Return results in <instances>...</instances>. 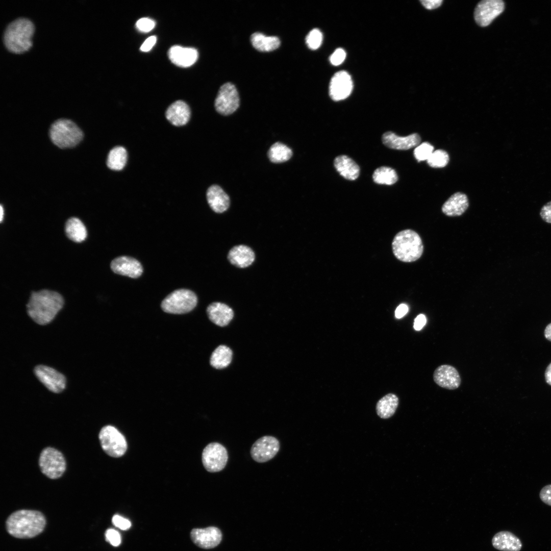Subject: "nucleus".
I'll use <instances>...</instances> for the list:
<instances>
[{"label":"nucleus","instance_id":"28","mask_svg":"<svg viewBox=\"0 0 551 551\" xmlns=\"http://www.w3.org/2000/svg\"><path fill=\"white\" fill-rule=\"evenodd\" d=\"M398 405V398L394 394L389 393L381 398L377 404L376 410L380 417L386 419L392 416Z\"/></svg>","mask_w":551,"mask_h":551},{"label":"nucleus","instance_id":"15","mask_svg":"<svg viewBox=\"0 0 551 551\" xmlns=\"http://www.w3.org/2000/svg\"><path fill=\"white\" fill-rule=\"evenodd\" d=\"M190 537L194 543L198 547L210 549L220 543L222 539V533L218 528L210 527L205 529L192 530Z\"/></svg>","mask_w":551,"mask_h":551},{"label":"nucleus","instance_id":"49","mask_svg":"<svg viewBox=\"0 0 551 551\" xmlns=\"http://www.w3.org/2000/svg\"><path fill=\"white\" fill-rule=\"evenodd\" d=\"M0 212H0V213H1V215H0L1 219L0 220H1V222H2V220H3V215H4V210H3V208L2 205H1V207H0Z\"/></svg>","mask_w":551,"mask_h":551},{"label":"nucleus","instance_id":"5","mask_svg":"<svg viewBox=\"0 0 551 551\" xmlns=\"http://www.w3.org/2000/svg\"><path fill=\"white\" fill-rule=\"evenodd\" d=\"M49 136L53 143L61 148L73 147L82 140V130L70 120L61 118L51 125Z\"/></svg>","mask_w":551,"mask_h":551},{"label":"nucleus","instance_id":"10","mask_svg":"<svg viewBox=\"0 0 551 551\" xmlns=\"http://www.w3.org/2000/svg\"><path fill=\"white\" fill-rule=\"evenodd\" d=\"M239 103V96L235 86L231 83H226L219 88L214 105L219 113L228 115L238 109Z\"/></svg>","mask_w":551,"mask_h":551},{"label":"nucleus","instance_id":"39","mask_svg":"<svg viewBox=\"0 0 551 551\" xmlns=\"http://www.w3.org/2000/svg\"><path fill=\"white\" fill-rule=\"evenodd\" d=\"M346 57L345 52L342 48H337L331 55L330 61L334 65H339L344 60Z\"/></svg>","mask_w":551,"mask_h":551},{"label":"nucleus","instance_id":"14","mask_svg":"<svg viewBox=\"0 0 551 551\" xmlns=\"http://www.w3.org/2000/svg\"><path fill=\"white\" fill-rule=\"evenodd\" d=\"M353 87L352 78L347 72H337L332 77L330 82V95L335 101L343 100L350 95Z\"/></svg>","mask_w":551,"mask_h":551},{"label":"nucleus","instance_id":"29","mask_svg":"<svg viewBox=\"0 0 551 551\" xmlns=\"http://www.w3.org/2000/svg\"><path fill=\"white\" fill-rule=\"evenodd\" d=\"M67 236L73 241L81 242L87 237V231L83 223L78 218L71 217L65 224Z\"/></svg>","mask_w":551,"mask_h":551},{"label":"nucleus","instance_id":"17","mask_svg":"<svg viewBox=\"0 0 551 551\" xmlns=\"http://www.w3.org/2000/svg\"><path fill=\"white\" fill-rule=\"evenodd\" d=\"M383 143L387 147L394 149L408 150L416 147L421 142V137L417 133H413L405 137L398 136L394 133L388 131L382 137Z\"/></svg>","mask_w":551,"mask_h":551},{"label":"nucleus","instance_id":"33","mask_svg":"<svg viewBox=\"0 0 551 551\" xmlns=\"http://www.w3.org/2000/svg\"><path fill=\"white\" fill-rule=\"evenodd\" d=\"M373 181L378 184L391 185L398 180L396 171L387 166H381L377 168L372 174Z\"/></svg>","mask_w":551,"mask_h":551},{"label":"nucleus","instance_id":"38","mask_svg":"<svg viewBox=\"0 0 551 551\" xmlns=\"http://www.w3.org/2000/svg\"><path fill=\"white\" fill-rule=\"evenodd\" d=\"M105 536L107 541L114 546H117L121 543V537L119 533L114 529L107 530Z\"/></svg>","mask_w":551,"mask_h":551},{"label":"nucleus","instance_id":"31","mask_svg":"<svg viewBox=\"0 0 551 551\" xmlns=\"http://www.w3.org/2000/svg\"><path fill=\"white\" fill-rule=\"evenodd\" d=\"M127 160L126 149L122 146H116L110 151L107 157V165L112 170H120L126 165Z\"/></svg>","mask_w":551,"mask_h":551},{"label":"nucleus","instance_id":"37","mask_svg":"<svg viewBox=\"0 0 551 551\" xmlns=\"http://www.w3.org/2000/svg\"><path fill=\"white\" fill-rule=\"evenodd\" d=\"M155 26V21L153 20L146 17L139 19L136 23V27L137 29L142 32H148L152 30Z\"/></svg>","mask_w":551,"mask_h":551},{"label":"nucleus","instance_id":"22","mask_svg":"<svg viewBox=\"0 0 551 551\" xmlns=\"http://www.w3.org/2000/svg\"><path fill=\"white\" fill-rule=\"evenodd\" d=\"M165 116L173 125L182 126L186 124L190 117V110L188 105L182 101H177L167 108Z\"/></svg>","mask_w":551,"mask_h":551},{"label":"nucleus","instance_id":"48","mask_svg":"<svg viewBox=\"0 0 551 551\" xmlns=\"http://www.w3.org/2000/svg\"><path fill=\"white\" fill-rule=\"evenodd\" d=\"M545 337L551 341V323L548 324L544 330Z\"/></svg>","mask_w":551,"mask_h":551},{"label":"nucleus","instance_id":"45","mask_svg":"<svg viewBox=\"0 0 551 551\" xmlns=\"http://www.w3.org/2000/svg\"><path fill=\"white\" fill-rule=\"evenodd\" d=\"M427 321L424 315L420 314L418 315L414 320V328L416 331L420 330L425 325Z\"/></svg>","mask_w":551,"mask_h":551},{"label":"nucleus","instance_id":"42","mask_svg":"<svg viewBox=\"0 0 551 551\" xmlns=\"http://www.w3.org/2000/svg\"><path fill=\"white\" fill-rule=\"evenodd\" d=\"M540 215L543 220L551 223V201L547 203L542 207Z\"/></svg>","mask_w":551,"mask_h":551},{"label":"nucleus","instance_id":"46","mask_svg":"<svg viewBox=\"0 0 551 551\" xmlns=\"http://www.w3.org/2000/svg\"><path fill=\"white\" fill-rule=\"evenodd\" d=\"M408 307L405 304L399 305L395 310V315L397 318H401L408 312Z\"/></svg>","mask_w":551,"mask_h":551},{"label":"nucleus","instance_id":"43","mask_svg":"<svg viewBox=\"0 0 551 551\" xmlns=\"http://www.w3.org/2000/svg\"><path fill=\"white\" fill-rule=\"evenodd\" d=\"M157 41V38L155 36H152L147 38L140 47V50L142 52H148L150 51L154 45L155 44Z\"/></svg>","mask_w":551,"mask_h":551},{"label":"nucleus","instance_id":"19","mask_svg":"<svg viewBox=\"0 0 551 551\" xmlns=\"http://www.w3.org/2000/svg\"><path fill=\"white\" fill-rule=\"evenodd\" d=\"M168 56L174 64L182 67H187L196 61L198 52L194 48L174 45L169 49Z\"/></svg>","mask_w":551,"mask_h":551},{"label":"nucleus","instance_id":"12","mask_svg":"<svg viewBox=\"0 0 551 551\" xmlns=\"http://www.w3.org/2000/svg\"><path fill=\"white\" fill-rule=\"evenodd\" d=\"M280 447L279 441L274 437L264 436L252 445L250 453L252 459L258 463H264L272 459Z\"/></svg>","mask_w":551,"mask_h":551},{"label":"nucleus","instance_id":"27","mask_svg":"<svg viewBox=\"0 0 551 551\" xmlns=\"http://www.w3.org/2000/svg\"><path fill=\"white\" fill-rule=\"evenodd\" d=\"M253 46L260 52H270L278 48L281 44L276 36H266L262 33L256 32L250 38Z\"/></svg>","mask_w":551,"mask_h":551},{"label":"nucleus","instance_id":"4","mask_svg":"<svg viewBox=\"0 0 551 551\" xmlns=\"http://www.w3.org/2000/svg\"><path fill=\"white\" fill-rule=\"evenodd\" d=\"M395 257L404 262H412L422 255L423 246L419 235L415 231L407 229L398 232L392 243Z\"/></svg>","mask_w":551,"mask_h":551},{"label":"nucleus","instance_id":"7","mask_svg":"<svg viewBox=\"0 0 551 551\" xmlns=\"http://www.w3.org/2000/svg\"><path fill=\"white\" fill-rule=\"evenodd\" d=\"M102 449L109 456L120 457L127 449V441L123 435L115 427L106 425L103 427L98 435Z\"/></svg>","mask_w":551,"mask_h":551},{"label":"nucleus","instance_id":"24","mask_svg":"<svg viewBox=\"0 0 551 551\" xmlns=\"http://www.w3.org/2000/svg\"><path fill=\"white\" fill-rule=\"evenodd\" d=\"M469 206L468 199L466 195L458 192L453 194L443 204L442 212L448 216L461 215Z\"/></svg>","mask_w":551,"mask_h":551},{"label":"nucleus","instance_id":"26","mask_svg":"<svg viewBox=\"0 0 551 551\" xmlns=\"http://www.w3.org/2000/svg\"><path fill=\"white\" fill-rule=\"evenodd\" d=\"M334 165L339 173L346 180H355L360 174V167L346 155H340L334 160Z\"/></svg>","mask_w":551,"mask_h":551},{"label":"nucleus","instance_id":"36","mask_svg":"<svg viewBox=\"0 0 551 551\" xmlns=\"http://www.w3.org/2000/svg\"><path fill=\"white\" fill-rule=\"evenodd\" d=\"M322 41L321 32L317 29L311 30L307 35L306 42L308 47L311 49H316L321 45Z\"/></svg>","mask_w":551,"mask_h":551},{"label":"nucleus","instance_id":"25","mask_svg":"<svg viewBox=\"0 0 551 551\" xmlns=\"http://www.w3.org/2000/svg\"><path fill=\"white\" fill-rule=\"evenodd\" d=\"M492 545L501 551H520L522 543L516 536L509 531H500L496 533L492 540Z\"/></svg>","mask_w":551,"mask_h":551},{"label":"nucleus","instance_id":"18","mask_svg":"<svg viewBox=\"0 0 551 551\" xmlns=\"http://www.w3.org/2000/svg\"><path fill=\"white\" fill-rule=\"evenodd\" d=\"M110 266L114 272L132 278L139 277L143 272L141 263L135 258L128 256L116 258L112 260Z\"/></svg>","mask_w":551,"mask_h":551},{"label":"nucleus","instance_id":"20","mask_svg":"<svg viewBox=\"0 0 551 551\" xmlns=\"http://www.w3.org/2000/svg\"><path fill=\"white\" fill-rule=\"evenodd\" d=\"M207 312L210 320L220 327L228 325L234 316L232 308L226 304L219 302L210 304L207 307Z\"/></svg>","mask_w":551,"mask_h":551},{"label":"nucleus","instance_id":"1","mask_svg":"<svg viewBox=\"0 0 551 551\" xmlns=\"http://www.w3.org/2000/svg\"><path fill=\"white\" fill-rule=\"evenodd\" d=\"M64 299L59 293L49 290L32 292L26 305L29 316L36 323H49L62 308Z\"/></svg>","mask_w":551,"mask_h":551},{"label":"nucleus","instance_id":"40","mask_svg":"<svg viewBox=\"0 0 551 551\" xmlns=\"http://www.w3.org/2000/svg\"><path fill=\"white\" fill-rule=\"evenodd\" d=\"M112 521L115 527L122 530H128L131 526V523L128 519L118 515H114Z\"/></svg>","mask_w":551,"mask_h":551},{"label":"nucleus","instance_id":"6","mask_svg":"<svg viewBox=\"0 0 551 551\" xmlns=\"http://www.w3.org/2000/svg\"><path fill=\"white\" fill-rule=\"evenodd\" d=\"M197 302V296L193 291L180 289L168 295L162 301L161 308L166 313L184 314L193 310Z\"/></svg>","mask_w":551,"mask_h":551},{"label":"nucleus","instance_id":"21","mask_svg":"<svg viewBox=\"0 0 551 551\" xmlns=\"http://www.w3.org/2000/svg\"><path fill=\"white\" fill-rule=\"evenodd\" d=\"M228 258L233 265L239 268H245L253 263L255 255L249 247L245 245H239L230 249Z\"/></svg>","mask_w":551,"mask_h":551},{"label":"nucleus","instance_id":"3","mask_svg":"<svg viewBox=\"0 0 551 551\" xmlns=\"http://www.w3.org/2000/svg\"><path fill=\"white\" fill-rule=\"evenodd\" d=\"M33 22L28 18L19 17L10 21L6 26L3 41L9 51L20 53L31 46V38L34 31Z\"/></svg>","mask_w":551,"mask_h":551},{"label":"nucleus","instance_id":"23","mask_svg":"<svg viewBox=\"0 0 551 551\" xmlns=\"http://www.w3.org/2000/svg\"><path fill=\"white\" fill-rule=\"evenodd\" d=\"M207 199L211 208L216 213L225 212L230 206V198L218 185L210 186L207 191Z\"/></svg>","mask_w":551,"mask_h":551},{"label":"nucleus","instance_id":"30","mask_svg":"<svg viewBox=\"0 0 551 551\" xmlns=\"http://www.w3.org/2000/svg\"><path fill=\"white\" fill-rule=\"evenodd\" d=\"M232 355V351L229 347L223 345H219L211 355L210 364L216 369L224 368L231 362Z\"/></svg>","mask_w":551,"mask_h":551},{"label":"nucleus","instance_id":"44","mask_svg":"<svg viewBox=\"0 0 551 551\" xmlns=\"http://www.w3.org/2000/svg\"><path fill=\"white\" fill-rule=\"evenodd\" d=\"M420 2L424 8L429 10L437 8L442 3L441 0H424Z\"/></svg>","mask_w":551,"mask_h":551},{"label":"nucleus","instance_id":"35","mask_svg":"<svg viewBox=\"0 0 551 551\" xmlns=\"http://www.w3.org/2000/svg\"><path fill=\"white\" fill-rule=\"evenodd\" d=\"M434 146L425 142L419 144L414 150V156L418 161L427 160L434 152Z\"/></svg>","mask_w":551,"mask_h":551},{"label":"nucleus","instance_id":"8","mask_svg":"<svg viewBox=\"0 0 551 551\" xmlns=\"http://www.w3.org/2000/svg\"><path fill=\"white\" fill-rule=\"evenodd\" d=\"M39 465L41 472L51 479L61 477L66 469V461L63 454L53 447H46L40 453Z\"/></svg>","mask_w":551,"mask_h":551},{"label":"nucleus","instance_id":"32","mask_svg":"<svg viewBox=\"0 0 551 551\" xmlns=\"http://www.w3.org/2000/svg\"><path fill=\"white\" fill-rule=\"evenodd\" d=\"M292 156V150L281 142H276L271 145L268 152L269 160L275 163L286 162L289 160Z\"/></svg>","mask_w":551,"mask_h":551},{"label":"nucleus","instance_id":"41","mask_svg":"<svg viewBox=\"0 0 551 551\" xmlns=\"http://www.w3.org/2000/svg\"><path fill=\"white\" fill-rule=\"evenodd\" d=\"M539 497L542 502L551 506V484L546 485L541 489Z\"/></svg>","mask_w":551,"mask_h":551},{"label":"nucleus","instance_id":"2","mask_svg":"<svg viewBox=\"0 0 551 551\" xmlns=\"http://www.w3.org/2000/svg\"><path fill=\"white\" fill-rule=\"evenodd\" d=\"M46 524L43 514L38 511L20 510L8 518L6 526L11 536L18 538H30L41 533Z\"/></svg>","mask_w":551,"mask_h":551},{"label":"nucleus","instance_id":"34","mask_svg":"<svg viewBox=\"0 0 551 551\" xmlns=\"http://www.w3.org/2000/svg\"><path fill=\"white\" fill-rule=\"evenodd\" d=\"M427 161L428 165L432 167H444L449 162V155L444 150L437 149L433 152Z\"/></svg>","mask_w":551,"mask_h":551},{"label":"nucleus","instance_id":"47","mask_svg":"<svg viewBox=\"0 0 551 551\" xmlns=\"http://www.w3.org/2000/svg\"><path fill=\"white\" fill-rule=\"evenodd\" d=\"M545 378L546 382L550 385H551V363L547 367L545 372Z\"/></svg>","mask_w":551,"mask_h":551},{"label":"nucleus","instance_id":"16","mask_svg":"<svg viewBox=\"0 0 551 551\" xmlns=\"http://www.w3.org/2000/svg\"><path fill=\"white\" fill-rule=\"evenodd\" d=\"M433 380L437 385L448 390L457 389L461 383L458 370L455 367L447 364L440 365L435 369Z\"/></svg>","mask_w":551,"mask_h":551},{"label":"nucleus","instance_id":"11","mask_svg":"<svg viewBox=\"0 0 551 551\" xmlns=\"http://www.w3.org/2000/svg\"><path fill=\"white\" fill-rule=\"evenodd\" d=\"M33 371L38 380L50 391L59 393L65 389L66 377L54 368L44 365H38L34 367Z\"/></svg>","mask_w":551,"mask_h":551},{"label":"nucleus","instance_id":"9","mask_svg":"<svg viewBox=\"0 0 551 551\" xmlns=\"http://www.w3.org/2000/svg\"><path fill=\"white\" fill-rule=\"evenodd\" d=\"M202 459L203 465L208 471L219 472L223 469L227 464L228 451L220 443L212 442L203 449Z\"/></svg>","mask_w":551,"mask_h":551},{"label":"nucleus","instance_id":"13","mask_svg":"<svg viewBox=\"0 0 551 551\" xmlns=\"http://www.w3.org/2000/svg\"><path fill=\"white\" fill-rule=\"evenodd\" d=\"M505 4L501 0H483L475 8L474 18L476 23L484 27L490 24L504 11Z\"/></svg>","mask_w":551,"mask_h":551}]
</instances>
